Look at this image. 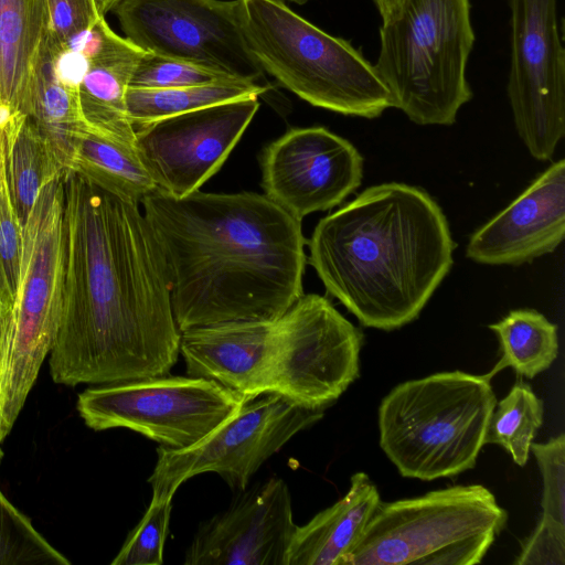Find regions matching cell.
<instances>
[{
  "label": "cell",
  "instance_id": "obj_14",
  "mask_svg": "<svg viewBox=\"0 0 565 565\" xmlns=\"http://www.w3.org/2000/svg\"><path fill=\"white\" fill-rule=\"evenodd\" d=\"M258 108L250 96L139 125L136 151L158 189L186 196L218 171Z\"/></svg>",
  "mask_w": 565,
  "mask_h": 565
},
{
  "label": "cell",
  "instance_id": "obj_17",
  "mask_svg": "<svg viewBox=\"0 0 565 565\" xmlns=\"http://www.w3.org/2000/svg\"><path fill=\"white\" fill-rule=\"evenodd\" d=\"M565 235V161L551 164L469 238L466 256L484 265H522L554 252Z\"/></svg>",
  "mask_w": 565,
  "mask_h": 565
},
{
  "label": "cell",
  "instance_id": "obj_9",
  "mask_svg": "<svg viewBox=\"0 0 565 565\" xmlns=\"http://www.w3.org/2000/svg\"><path fill=\"white\" fill-rule=\"evenodd\" d=\"M66 230L63 172L44 185L22 227L20 280L10 311L0 440L11 431L56 338L64 301Z\"/></svg>",
  "mask_w": 565,
  "mask_h": 565
},
{
  "label": "cell",
  "instance_id": "obj_8",
  "mask_svg": "<svg viewBox=\"0 0 565 565\" xmlns=\"http://www.w3.org/2000/svg\"><path fill=\"white\" fill-rule=\"evenodd\" d=\"M508 521L482 484L381 501L342 565H475Z\"/></svg>",
  "mask_w": 565,
  "mask_h": 565
},
{
  "label": "cell",
  "instance_id": "obj_28",
  "mask_svg": "<svg viewBox=\"0 0 565 565\" xmlns=\"http://www.w3.org/2000/svg\"><path fill=\"white\" fill-rule=\"evenodd\" d=\"M70 565L0 490V565Z\"/></svg>",
  "mask_w": 565,
  "mask_h": 565
},
{
  "label": "cell",
  "instance_id": "obj_19",
  "mask_svg": "<svg viewBox=\"0 0 565 565\" xmlns=\"http://www.w3.org/2000/svg\"><path fill=\"white\" fill-rule=\"evenodd\" d=\"M380 502L372 479L365 472L352 475L350 488L341 499L307 524L297 525L286 565H342Z\"/></svg>",
  "mask_w": 565,
  "mask_h": 565
},
{
  "label": "cell",
  "instance_id": "obj_2",
  "mask_svg": "<svg viewBox=\"0 0 565 565\" xmlns=\"http://www.w3.org/2000/svg\"><path fill=\"white\" fill-rule=\"evenodd\" d=\"M161 248L180 332L275 320L303 294L301 221L265 194L174 198L156 188L141 202Z\"/></svg>",
  "mask_w": 565,
  "mask_h": 565
},
{
  "label": "cell",
  "instance_id": "obj_36",
  "mask_svg": "<svg viewBox=\"0 0 565 565\" xmlns=\"http://www.w3.org/2000/svg\"><path fill=\"white\" fill-rule=\"evenodd\" d=\"M291 2H295L297 4H305L306 2H308L309 0H289Z\"/></svg>",
  "mask_w": 565,
  "mask_h": 565
},
{
  "label": "cell",
  "instance_id": "obj_25",
  "mask_svg": "<svg viewBox=\"0 0 565 565\" xmlns=\"http://www.w3.org/2000/svg\"><path fill=\"white\" fill-rule=\"evenodd\" d=\"M489 329L497 334L502 352L489 377L510 366L516 374L533 379L558 355L557 326L535 310H512Z\"/></svg>",
  "mask_w": 565,
  "mask_h": 565
},
{
  "label": "cell",
  "instance_id": "obj_20",
  "mask_svg": "<svg viewBox=\"0 0 565 565\" xmlns=\"http://www.w3.org/2000/svg\"><path fill=\"white\" fill-rule=\"evenodd\" d=\"M49 29L47 0H0V102L13 113L26 114Z\"/></svg>",
  "mask_w": 565,
  "mask_h": 565
},
{
  "label": "cell",
  "instance_id": "obj_30",
  "mask_svg": "<svg viewBox=\"0 0 565 565\" xmlns=\"http://www.w3.org/2000/svg\"><path fill=\"white\" fill-rule=\"evenodd\" d=\"M6 125L0 126V303L13 306L20 280L22 227L11 203L7 184Z\"/></svg>",
  "mask_w": 565,
  "mask_h": 565
},
{
  "label": "cell",
  "instance_id": "obj_11",
  "mask_svg": "<svg viewBox=\"0 0 565 565\" xmlns=\"http://www.w3.org/2000/svg\"><path fill=\"white\" fill-rule=\"evenodd\" d=\"M323 413L275 394L250 399L196 444L182 449L159 446L148 479L152 498L173 497L183 482L204 472H215L232 491H242L267 459Z\"/></svg>",
  "mask_w": 565,
  "mask_h": 565
},
{
  "label": "cell",
  "instance_id": "obj_29",
  "mask_svg": "<svg viewBox=\"0 0 565 565\" xmlns=\"http://www.w3.org/2000/svg\"><path fill=\"white\" fill-rule=\"evenodd\" d=\"M173 497L152 498L111 565H161Z\"/></svg>",
  "mask_w": 565,
  "mask_h": 565
},
{
  "label": "cell",
  "instance_id": "obj_10",
  "mask_svg": "<svg viewBox=\"0 0 565 565\" xmlns=\"http://www.w3.org/2000/svg\"><path fill=\"white\" fill-rule=\"evenodd\" d=\"M249 398L199 376L157 375L86 388L77 411L94 430L128 428L171 449L190 447Z\"/></svg>",
  "mask_w": 565,
  "mask_h": 565
},
{
  "label": "cell",
  "instance_id": "obj_37",
  "mask_svg": "<svg viewBox=\"0 0 565 565\" xmlns=\"http://www.w3.org/2000/svg\"><path fill=\"white\" fill-rule=\"evenodd\" d=\"M1 458H2V450H1V447H0V461H1Z\"/></svg>",
  "mask_w": 565,
  "mask_h": 565
},
{
  "label": "cell",
  "instance_id": "obj_34",
  "mask_svg": "<svg viewBox=\"0 0 565 565\" xmlns=\"http://www.w3.org/2000/svg\"><path fill=\"white\" fill-rule=\"evenodd\" d=\"M6 363H7V351H6V344L4 339L2 335V326H1V319H0V407H1V391H2V382L6 371ZM0 441V447H1Z\"/></svg>",
  "mask_w": 565,
  "mask_h": 565
},
{
  "label": "cell",
  "instance_id": "obj_26",
  "mask_svg": "<svg viewBox=\"0 0 565 565\" xmlns=\"http://www.w3.org/2000/svg\"><path fill=\"white\" fill-rule=\"evenodd\" d=\"M543 423V402L524 381H518L508 395L497 402L491 414L484 443L508 451L513 461L523 467L527 462L531 444Z\"/></svg>",
  "mask_w": 565,
  "mask_h": 565
},
{
  "label": "cell",
  "instance_id": "obj_24",
  "mask_svg": "<svg viewBox=\"0 0 565 565\" xmlns=\"http://www.w3.org/2000/svg\"><path fill=\"white\" fill-rule=\"evenodd\" d=\"M268 88L269 86L236 78L175 88L128 87L126 106L131 124L137 127L216 104L259 96Z\"/></svg>",
  "mask_w": 565,
  "mask_h": 565
},
{
  "label": "cell",
  "instance_id": "obj_4",
  "mask_svg": "<svg viewBox=\"0 0 565 565\" xmlns=\"http://www.w3.org/2000/svg\"><path fill=\"white\" fill-rule=\"evenodd\" d=\"M363 333L326 297L302 295L275 320L236 321L180 332L191 376L254 399L275 394L326 409L359 376Z\"/></svg>",
  "mask_w": 565,
  "mask_h": 565
},
{
  "label": "cell",
  "instance_id": "obj_18",
  "mask_svg": "<svg viewBox=\"0 0 565 565\" xmlns=\"http://www.w3.org/2000/svg\"><path fill=\"white\" fill-rule=\"evenodd\" d=\"M87 56V72L79 85L83 117L90 130L135 146V127L126 106L132 71L143 50L118 35L105 17L65 44Z\"/></svg>",
  "mask_w": 565,
  "mask_h": 565
},
{
  "label": "cell",
  "instance_id": "obj_21",
  "mask_svg": "<svg viewBox=\"0 0 565 565\" xmlns=\"http://www.w3.org/2000/svg\"><path fill=\"white\" fill-rule=\"evenodd\" d=\"M57 44L49 33L33 73L25 115L49 142L61 167L70 170L75 145L89 127L82 114L79 89L63 84L54 72Z\"/></svg>",
  "mask_w": 565,
  "mask_h": 565
},
{
  "label": "cell",
  "instance_id": "obj_3",
  "mask_svg": "<svg viewBox=\"0 0 565 565\" xmlns=\"http://www.w3.org/2000/svg\"><path fill=\"white\" fill-rule=\"evenodd\" d=\"M309 263L329 295L366 328L415 320L452 266L455 242L438 203L424 190L370 186L321 218Z\"/></svg>",
  "mask_w": 565,
  "mask_h": 565
},
{
  "label": "cell",
  "instance_id": "obj_23",
  "mask_svg": "<svg viewBox=\"0 0 565 565\" xmlns=\"http://www.w3.org/2000/svg\"><path fill=\"white\" fill-rule=\"evenodd\" d=\"M70 170L136 204H140L157 188L135 146L90 129L77 140Z\"/></svg>",
  "mask_w": 565,
  "mask_h": 565
},
{
  "label": "cell",
  "instance_id": "obj_27",
  "mask_svg": "<svg viewBox=\"0 0 565 565\" xmlns=\"http://www.w3.org/2000/svg\"><path fill=\"white\" fill-rule=\"evenodd\" d=\"M543 480L542 516L529 540L545 547L565 546V436L532 443Z\"/></svg>",
  "mask_w": 565,
  "mask_h": 565
},
{
  "label": "cell",
  "instance_id": "obj_1",
  "mask_svg": "<svg viewBox=\"0 0 565 565\" xmlns=\"http://www.w3.org/2000/svg\"><path fill=\"white\" fill-rule=\"evenodd\" d=\"M66 268L49 354L53 381L111 384L168 374L180 353L166 262L139 204L63 171Z\"/></svg>",
  "mask_w": 565,
  "mask_h": 565
},
{
  "label": "cell",
  "instance_id": "obj_22",
  "mask_svg": "<svg viewBox=\"0 0 565 565\" xmlns=\"http://www.w3.org/2000/svg\"><path fill=\"white\" fill-rule=\"evenodd\" d=\"M4 159L11 203L23 227L42 188L64 169L34 121L21 113L4 127Z\"/></svg>",
  "mask_w": 565,
  "mask_h": 565
},
{
  "label": "cell",
  "instance_id": "obj_32",
  "mask_svg": "<svg viewBox=\"0 0 565 565\" xmlns=\"http://www.w3.org/2000/svg\"><path fill=\"white\" fill-rule=\"evenodd\" d=\"M47 6L49 33L62 45L105 17L99 12L96 0H47Z\"/></svg>",
  "mask_w": 565,
  "mask_h": 565
},
{
  "label": "cell",
  "instance_id": "obj_31",
  "mask_svg": "<svg viewBox=\"0 0 565 565\" xmlns=\"http://www.w3.org/2000/svg\"><path fill=\"white\" fill-rule=\"evenodd\" d=\"M232 78L186 61L143 52L132 71L128 87L175 88L212 84Z\"/></svg>",
  "mask_w": 565,
  "mask_h": 565
},
{
  "label": "cell",
  "instance_id": "obj_13",
  "mask_svg": "<svg viewBox=\"0 0 565 565\" xmlns=\"http://www.w3.org/2000/svg\"><path fill=\"white\" fill-rule=\"evenodd\" d=\"M507 94L519 137L536 160H550L565 134V49L558 0H508Z\"/></svg>",
  "mask_w": 565,
  "mask_h": 565
},
{
  "label": "cell",
  "instance_id": "obj_33",
  "mask_svg": "<svg viewBox=\"0 0 565 565\" xmlns=\"http://www.w3.org/2000/svg\"><path fill=\"white\" fill-rule=\"evenodd\" d=\"M383 20L392 17L401 7L403 0H372Z\"/></svg>",
  "mask_w": 565,
  "mask_h": 565
},
{
  "label": "cell",
  "instance_id": "obj_6",
  "mask_svg": "<svg viewBox=\"0 0 565 565\" xmlns=\"http://www.w3.org/2000/svg\"><path fill=\"white\" fill-rule=\"evenodd\" d=\"M488 375L439 372L395 386L379 406L380 447L405 478L472 469L497 397Z\"/></svg>",
  "mask_w": 565,
  "mask_h": 565
},
{
  "label": "cell",
  "instance_id": "obj_16",
  "mask_svg": "<svg viewBox=\"0 0 565 565\" xmlns=\"http://www.w3.org/2000/svg\"><path fill=\"white\" fill-rule=\"evenodd\" d=\"M235 493L200 524L184 565H286L297 529L287 483L273 477Z\"/></svg>",
  "mask_w": 565,
  "mask_h": 565
},
{
  "label": "cell",
  "instance_id": "obj_7",
  "mask_svg": "<svg viewBox=\"0 0 565 565\" xmlns=\"http://www.w3.org/2000/svg\"><path fill=\"white\" fill-rule=\"evenodd\" d=\"M475 40L470 0H403L382 21L374 63L393 108L417 125H452L472 98L467 65Z\"/></svg>",
  "mask_w": 565,
  "mask_h": 565
},
{
  "label": "cell",
  "instance_id": "obj_5",
  "mask_svg": "<svg viewBox=\"0 0 565 565\" xmlns=\"http://www.w3.org/2000/svg\"><path fill=\"white\" fill-rule=\"evenodd\" d=\"M246 45L265 73L315 107L366 119L393 107L374 64L285 0H238Z\"/></svg>",
  "mask_w": 565,
  "mask_h": 565
},
{
  "label": "cell",
  "instance_id": "obj_12",
  "mask_svg": "<svg viewBox=\"0 0 565 565\" xmlns=\"http://www.w3.org/2000/svg\"><path fill=\"white\" fill-rule=\"evenodd\" d=\"M111 12L145 52L269 86L244 40L238 0H120Z\"/></svg>",
  "mask_w": 565,
  "mask_h": 565
},
{
  "label": "cell",
  "instance_id": "obj_35",
  "mask_svg": "<svg viewBox=\"0 0 565 565\" xmlns=\"http://www.w3.org/2000/svg\"><path fill=\"white\" fill-rule=\"evenodd\" d=\"M99 12L103 15H106L108 12H111L114 8L120 2V0H96Z\"/></svg>",
  "mask_w": 565,
  "mask_h": 565
},
{
  "label": "cell",
  "instance_id": "obj_15",
  "mask_svg": "<svg viewBox=\"0 0 565 565\" xmlns=\"http://www.w3.org/2000/svg\"><path fill=\"white\" fill-rule=\"evenodd\" d=\"M262 172L265 195L301 221L339 205L360 186L363 158L323 127L295 128L264 149Z\"/></svg>",
  "mask_w": 565,
  "mask_h": 565
}]
</instances>
